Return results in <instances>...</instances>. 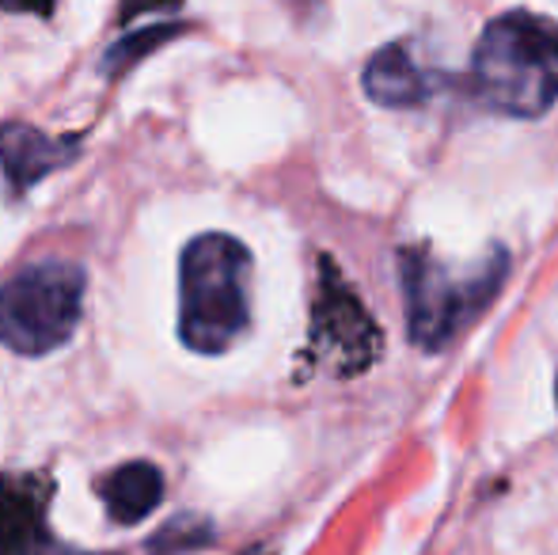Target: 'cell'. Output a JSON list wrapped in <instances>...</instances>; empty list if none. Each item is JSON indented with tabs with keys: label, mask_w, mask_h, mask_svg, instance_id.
Instances as JSON below:
<instances>
[{
	"label": "cell",
	"mask_w": 558,
	"mask_h": 555,
	"mask_svg": "<svg viewBox=\"0 0 558 555\" xmlns=\"http://www.w3.org/2000/svg\"><path fill=\"white\" fill-rule=\"evenodd\" d=\"M175 35H183V27H179V23H163V27H145V31H137V35L118 38L111 50H107V58H104L107 76H122L125 69L137 65V61L145 58V53L160 50V46L171 43Z\"/></svg>",
	"instance_id": "obj_11"
},
{
	"label": "cell",
	"mask_w": 558,
	"mask_h": 555,
	"mask_svg": "<svg viewBox=\"0 0 558 555\" xmlns=\"http://www.w3.org/2000/svg\"><path fill=\"white\" fill-rule=\"evenodd\" d=\"M50 483L43 475H0V555H46Z\"/></svg>",
	"instance_id": "obj_6"
},
{
	"label": "cell",
	"mask_w": 558,
	"mask_h": 555,
	"mask_svg": "<svg viewBox=\"0 0 558 555\" xmlns=\"http://www.w3.org/2000/svg\"><path fill=\"white\" fill-rule=\"evenodd\" d=\"M251 324V252L206 232L179 260V339L194 354H225Z\"/></svg>",
	"instance_id": "obj_2"
},
{
	"label": "cell",
	"mask_w": 558,
	"mask_h": 555,
	"mask_svg": "<svg viewBox=\"0 0 558 555\" xmlns=\"http://www.w3.org/2000/svg\"><path fill=\"white\" fill-rule=\"evenodd\" d=\"M99 498H104L107 514L118 526H137L160 506L163 498V472L148 460H130V464L114 468L99 483Z\"/></svg>",
	"instance_id": "obj_9"
},
{
	"label": "cell",
	"mask_w": 558,
	"mask_h": 555,
	"mask_svg": "<svg viewBox=\"0 0 558 555\" xmlns=\"http://www.w3.org/2000/svg\"><path fill=\"white\" fill-rule=\"evenodd\" d=\"M183 0H122V23H133L148 12H175Z\"/></svg>",
	"instance_id": "obj_12"
},
{
	"label": "cell",
	"mask_w": 558,
	"mask_h": 555,
	"mask_svg": "<svg viewBox=\"0 0 558 555\" xmlns=\"http://www.w3.org/2000/svg\"><path fill=\"white\" fill-rule=\"evenodd\" d=\"M76 153H81V137H53L27 122L0 126V171L15 191L43 183L46 176L76 160Z\"/></svg>",
	"instance_id": "obj_7"
},
{
	"label": "cell",
	"mask_w": 558,
	"mask_h": 555,
	"mask_svg": "<svg viewBox=\"0 0 558 555\" xmlns=\"http://www.w3.org/2000/svg\"><path fill=\"white\" fill-rule=\"evenodd\" d=\"M471 92L509 119H539L558 104V23L513 12L483 27L471 53Z\"/></svg>",
	"instance_id": "obj_1"
},
{
	"label": "cell",
	"mask_w": 558,
	"mask_h": 555,
	"mask_svg": "<svg viewBox=\"0 0 558 555\" xmlns=\"http://www.w3.org/2000/svg\"><path fill=\"white\" fill-rule=\"evenodd\" d=\"M312 362L324 365L338 377H357L380 358L384 335L376 319L365 312L361 297L345 286L331 260H319L316 301H312V327H308Z\"/></svg>",
	"instance_id": "obj_5"
},
{
	"label": "cell",
	"mask_w": 558,
	"mask_h": 555,
	"mask_svg": "<svg viewBox=\"0 0 558 555\" xmlns=\"http://www.w3.org/2000/svg\"><path fill=\"white\" fill-rule=\"evenodd\" d=\"M361 84H365L368 99L380 107H418L429 104L437 92V76L426 65H418L403 43L380 46L368 58Z\"/></svg>",
	"instance_id": "obj_8"
},
{
	"label": "cell",
	"mask_w": 558,
	"mask_h": 555,
	"mask_svg": "<svg viewBox=\"0 0 558 555\" xmlns=\"http://www.w3.org/2000/svg\"><path fill=\"white\" fill-rule=\"evenodd\" d=\"M88 275L76 263H38L0 286V347L46 358L73 339L84 312Z\"/></svg>",
	"instance_id": "obj_4"
},
{
	"label": "cell",
	"mask_w": 558,
	"mask_h": 555,
	"mask_svg": "<svg viewBox=\"0 0 558 555\" xmlns=\"http://www.w3.org/2000/svg\"><path fill=\"white\" fill-rule=\"evenodd\" d=\"M240 555H274V552L266 548V544H255V548H243Z\"/></svg>",
	"instance_id": "obj_14"
},
{
	"label": "cell",
	"mask_w": 558,
	"mask_h": 555,
	"mask_svg": "<svg viewBox=\"0 0 558 555\" xmlns=\"http://www.w3.org/2000/svg\"><path fill=\"white\" fill-rule=\"evenodd\" d=\"M4 12H23V15H50L53 0H0Z\"/></svg>",
	"instance_id": "obj_13"
},
{
	"label": "cell",
	"mask_w": 558,
	"mask_h": 555,
	"mask_svg": "<svg viewBox=\"0 0 558 555\" xmlns=\"http://www.w3.org/2000/svg\"><path fill=\"white\" fill-rule=\"evenodd\" d=\"M509 275V252L494 244L475 267H452L437 260L426 244H407L399 252L407 335L422 350H445L468 324H475L486 304L498 297Z\"/></svg>",
	"instance_id": "obj_3"
},
{
	"label": "cell",
	"mask_w": 558,
	"mask_h": 555,
	"mask_svg": "<svg viewBox=\"0 0 558 555\" xmlns=\"http://www.w3.org/2000/svg\"><path fill=\"white\" fill-rule=\"evenodd\" d=\"M217 541V529L202 514H175L171 521H163L153 536H148V555H186L202 552Z\"/></svg>",
	"instance_id": "obj_10"
},
{
	"label": "cell",
	"mask_w": 558,
	"mask_h": 555,
	"mask_svg": "<svg viewBox=\"0 0 558 555\" xmlns=\"http://www.w3.org/2000/svg\"><path fill=\"white\" fill-rule=\"evenodd\" d=\"M555 396H558V385H555Z\"/></svg>",
	"instance_id": "obj_15"
}]
</instances>
